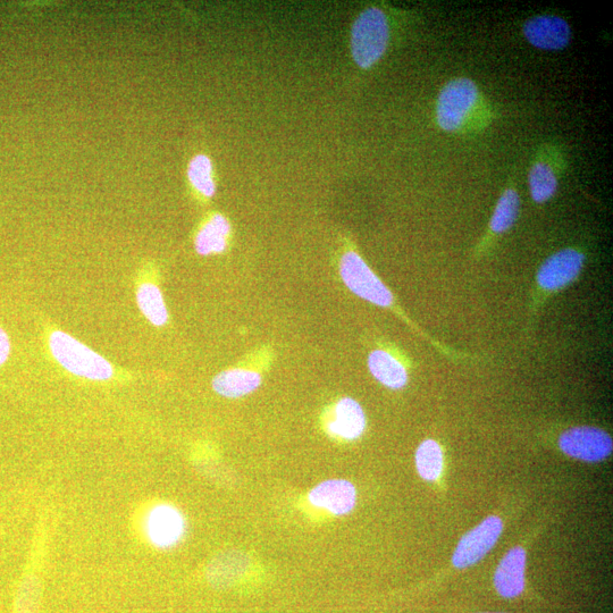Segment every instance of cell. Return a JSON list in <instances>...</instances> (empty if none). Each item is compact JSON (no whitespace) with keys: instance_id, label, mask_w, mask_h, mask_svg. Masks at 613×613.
Segmentation results:
<instances>
[{"instance_id":"cell-1","label":"cell","mask_w":613,"mask_h":613,"mask_svg":"<svg viewBox=\"0 0 613 613\" xmlns=\"http://www.w3.org/2000/svg\"><path fill=\"white\" fill-rule=\"evenodd\" d=\"M489 109L476 82L456 78L445 83L436 100L435 117L439 128L447 133H464L489 123Z\"/></svg>"},{"instance_id":"cell-2","label":"cell","mask_w":613,"mask_h":613,"mask_svg":"<svg viewBox=\"0 0 613 613\" xmlns=\"http://www.w3.org/2000/svg\"><path fill=\"white\" fill-rule=\"evenodd\" d=\"M389 41L390 24L385 13L379 7H368L352 25V58L360 69H372L382 60Z\"/></svg>"},{"instance_id":"cell-3","label":"cell","mask_w":613,"mask_h":613,"mask_svg":"<svg viewBox=\"0 0 613 613\" xmlns=\"http://www.w3.org/2000/svg\"><path fill=\"white\" fill-rule=\"evenodd\" d=\"M53 356L66 371L92 381H107L113 376V367L71 335L55 332L49 340Z\"/></svg>"},{"instance_id":"cell-4","label":"cell","mask_w":613,"mask_h":613,"mask_svg":"<svg viewBox=\"0 0 613 613\" xmlns=\"http://www.w3.org/2000/svg\"><path fill=\"white\" fill-rule=\"evenodd\" d=\"M340 275L347 288L361 299L383 308L393 305L392 293L355 251H348L340 262Z\"/></svg>"},{"instance_id":"cell-5","label":"cell","mask_w":613,"mask_h":613,"mask_svg":"<svg viewBox=\"0 0 613 613\" xmlns=\"http://www.w3.org/2000/svg\"><path fill=\"white\" fill-rule=\"evenodd\" d=\"M187 519L171 503H158L151 507L142 520V531L147 541L159 550H170L179 545L187 534Z\"/></svg>"},{"instance_id":"cell-6","label":"cell","mask_w":613,"mask_h":613,"mask_svg":"<svg viewBox=\"0 0 613 613\" xmlns=\"http://www.w3.org/2000/svg\"><path fill=\"white\" fill-rule=\"evenodd\" d=\"M559 445L566 455L587 463H598L608 458L613 448L608 433L589 426L570 428L562 433Z\"/></svg>"},{"instance_id":"cell-7","label":"cell","mask_w":613,"mask_h":613,"mask_svg":"<svg viewBox=\"0 0 613 613\" xmlns=\"http://www.w3.org/2000/svg\"><path fill=\"white\" fill-rule=\"evenodd\" d=\"M527 43L544 52H560L571 43L573 31L570 24L554 14L535 15L523 25Z\"/></svg>"},{"instance_id":"cell-8","label":"cell","mask_w":613,"mask_h":613,"mask_svg":"<svg viewBox=\"0 0 613 613\" xmlns=\"http://www.w3.org/2000/svg\"><path fill=\"white\" fill-rule=\"evenodd\" d=\"M502 528L500 518L495 516L486 518L481 525L461 539L453 554V565L457 568H467L477 564L498 542Z\"/></svg>"},{"instance_id":"cell-9","label":"cell","mask_w":613,"mask_h":613,"mask_svg":"<svg viewBox=\"0 0 613 613\" xmlns=\"http://www.w3.org/2000/svg\"><path fill=\"white\" fill-rule=\"evenodd\" d=\"M535 159L528 173V186L532 199L537 204L547 203L556 196L564 159L558 149L545 147Z\"/></svg>"},{"instance_id":"cell-10","label":"cell","mask_w":613,"mask_h":613,"mask_svg":"<svg viewBox=\"0 0 613 613\" xmlns=\"http://www.w3.org/2000/svg\"><path fill=\"white\" fill-rule=\"evenodd\" d=\"M585 257L575 249H564L549 257L537 273L540 287L548 291H557L567 287L581 274Z\"/></svg>"},{"instance_id":"cell-11","label":"cell","mask_w":613,"mask_h":613,"mask_svg":"<svg viewBox=\"0 0 613 613\" xmlns=\"http://www.w3.org/2000/svg\"><path fill=\"white\" fill-rule=\"evenodd\" d=\"M310 505L329 511L334 516H346L357 505V490L354 484L342 478H332L319 483L308 493Z\"/></svg>"},{"instance_id":"cell-12","label":"cell","mask_w":613,"mask_h":613,"mask_svg":"<svg viewBox=\"0 0 613 613\" xmlns=\"http://www.w3.org/2000/svg\"><path fill=\"white\" fill-rule=\"evenodd\" d=\"M366 430V415L363 407L352 398H342L335 403L326 431L335 439L355 441Z\"/></svg>"},{"instance_id":"cell-13","label":"cell","mask_w":613,"mask_h":613,"mask_svg":"<svg viewBox=\"0 0 613 613\" xmlns=\"http://www.w3.org/2000/svg\"><path fill=\"white\" fill-rule=\"evenodd\" d=\"M526 552L523 548L511 549L495 571V589L503 598L514 599L525 587Z\"/></svg>"},{"instance_id":"cell-14","label":"cell","mask_w":613,"mask_h":613,"mask_svg":"<svg viewBox=\"0 0 613 613\" xmlns=\"http://www.w3.org/2000/svg\"><path fill=\"white\" fill-rule=\"evenodd\" d=\"M246 562L245 556L239 552L220 554L207 567V582L216 590L230 589L245 575L248 567Z\"/></svg>"},{"instance_id":"cell-15","label":"cell","mask_w":613,"mask_h":613,"mask_svg":"<svg viewBox=\"0 0 613 613\" xmlns=\"http://www.w3.org/2000/svg\"><path fill=\"white\" fill-rule=\"evenodd\" d=\"M262 384V376L247 369H230L218 374L213 381L214 391L229 399H239L255 392Z\"/></svg>"},{"instance_id":"cell-16","label":"cell","mask_w":613,"mask_h":613,"mask_svg":"<svg viewBox=\"0 0 613 613\" xmlns=\"http://www.w3.org/2000/svg\"><path fill=\"white\" fill-rule=\"evenodd\" d=\"M368 368L377 381L391 390H401L408 383L405 366L384 350H375L369 355Z\"/></svg>"},{"instance_id":"cell-17","label":"cell","mask_w":613,"mask_h":613,"mask_svg":"<svg viewBox=\"0 0 613 613\" xmlns=\"http://www.w3.org/2000/svg\"><path fill=\"white\" fill-rule=\"evenodd\" d=\"M230 232L229 221L221 214L214 215L197 234V253L203 256L222 254L228 247Z\"/></svg>"},{"instance_id":"cell-18","label":"cell","mask_w":613,"mask_h":613,"mask_svg":"<svg viewBox=\"0 0 613 613\" xmlns=\"http://www.w3.org/2000/svg\"><path fill=\"white\" fill-rule=\"evenodd\" d=\"M43 593L41 578L35 573L25 574L16 589L12 613H40Z\"/></svg>"},{"instance_id":"cell-19","label":"cell","mask_w":613,"mask_h":613,"mask_svg":"<svg viewBox=\"0 0 613 613\" xmlns=\"http://www.w3.org/2000/svg\"><path fill=\"white\" fill-rule=\"evenodd\" d=\"M520 197L515 189L508 188L502 193L490 222L491 231L502 234L509 231L518 220Z\"/></svg>"},{"instance_id":"cell-20","label":"cell","mask_w":613,"mask_h":613,"mask_svg":"<svg viewBox=\"0 0 613 613\" xmlns=\"http://www.w3.org/2000/svg\"><path fill=\"white\" fill-rule=\"evenodd\" d=\"M138 305L148 321L156 326H163L169 319L161 290L154 284H144L138 290Z\"/></svg>"},{"instance_id":"cell-21","label":"cell","mask_w":613,"mask_h":613,"mask_svg":"<svg viewBox=\"0 0 613 613\" xmlns=\"http://www.w3.org/2000/svg\"><path fill=\"white\" fill-rule=\"evenodd\" d=\"M416 467L423 480H438L443 469V453L439 443L426 440L419 445L416 452Z\"/></svg>"},{"instance_id":"cell-22","label":"cell","mask_w":613,"mask_h":613,"mask_svg":"<svg viewBox=\"0 0 613 613\" xmlns=\"http://www.w3.org/2000/svg\"><path fill=\"white\" fill-rule=\"evenodd\" d=\"M188 178L193 189L205 198H212L216 192L214 170L211 159L205 155L193 157L189 164Z\"/></svg>"},{"instance_id":"cell-23","label":"cell","mask_w":613,"mask_h":613,"mask_svg":"<svg viewBox=\"0 0 613 613\" xmlns=\"http://www.w3.org/2000/svg\"><path fill=\"white\" fill-rule=\"evenodd\" d=\"M11 342L8 339L6 332L0 329V366H2L10 356Z\"/></svg>"}]
</instances>
